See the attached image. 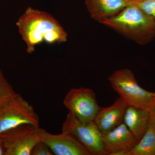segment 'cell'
<instances>
[{"instance_id":"obj_1","label":"cell","mask_w":155,"mask_h":155,"mask_svg":"<svg viewBox=\"0 0 155 155\" xmlns=\"http://www.w3.org/2000/svg\"><path fill=\"white\" fill-rule=\"evenodd\" d=\"M17 25L28 54L33 53L35 46L43 41L49 44L62 43L68 38L67 32L54 17L31 7L26 8Z\"/></svg>"},{"instance_id":"obj_2","label":"cell","mask_w":155,"mask_h":155,"mask_svg":"<svg viewBox=\"0 0 155 155\" xmlns=\"http://www.w3.org/2000/svg\"><path fill=\"white\" fill-rule=\"evenodd\" d=\"M101 23L140 45L148 43L155 37V22L134 1L118 14Z\"/></svg>"},{"instance_id":"obj_3","label":"cell","mask_w":155,"mask_h":155,"mask_svg":"<svg viewBox=\"0 0 155 155\" xmlns=\"http://www.w3.org/2000/svg\"><path fill=\"white\" fill-rule=\"evenodd\" d=\"M108 80L113 89L128 106L148 110L155 93L147 91L140 86L130 69L116 70Z\"/></svg>"},{"instance_id":"obj_4","label":"cell","mask_w":155,"mask_h":155,"mask_svg":"<svg viewBox=\"0 0 155 155\" xmlns=\"http://www.w3.org/2000/svg\"><path fill=\"white\" fill-rule=\"evenodd\" d=\"M23 124L39 126V118L33 107L16 93L0 106V134Z\"/></svg>"},{"instance_id":"obj_5","label":"cell","mask_w":155,"mask_h":155,"mask_svg":"<svg viewBox=\"0 0 155 155\" xmlns=\"http://www.w3.org/2000/svg\"><path fill=\"white\" fill-rule=\"evenodd\" d=\"M62 131L73 137L91 155H106L102 134L94 122H82L69 112L63 123Z\"/></svg>"},{"instance_id":"obj_6","label":"cell","mask_w":155,"mask_h":155,"mask_svg":"<svg viewBox=\"0 0 155 155\" xmlns=\"http://www.w3.org/2000/svg\"><path fill=\"white\" fill-rule=\"evenodd\" d=\"M39 127L23 124L1 134L5 155H30L33 147L41 141Z\"/></svg>"},{"instance_id":"obj_7","label":"cell","mask_w":155,"mask_h":155,"mask_svg":"<svg viewBox=\"0 0 155 155\" xmlns=\"http://www.w3.org/2000/svg\"><path fill=\"white\" fill-rule=\"evenodd\" d=\"M64 104L69 113L83 122H93L100 107L94 91L87 87L70 89Z\"/></svg>"},{"instance_id":"obj_8","label":"cell","mask_w":155,"mask_h":155,"mask_svg":"<svg viewBox=\"0 0 155 155\" xmlns=\"http://www.w3.org/2000/svg\"><path fill=\"white\" fill-rule=\"evenodd\" d=\"M41 141L50 148L56 155H91L90 153L69 134L62 131L59 134H53L45 129L38 128Z\"/></svg>"},{"instance_id":"obj_9","label":"cell","mask_w":155,"mask_h":155,"mask_svg":"<svg viewBox=\"0 0 155 155\" xmlns=\"http://www.w3.org/2000/svg\"><path fill=\"white\" fill-rule=\"evenodd\" d=\"M106 155H128L137 141L124 122L102 134Z\"/></svg>"},{"instance_id":"obj_10","label":"cell","mask_w":155,"mask_h":155,"mask_svg":"<svg viewBox=\"0 0 155 155\" xmlns=\"http://www.w3.org/2000/svg\"><path fill=\"white\" fill-rule=\"evenodd\" d=\"M128 106L126 102L119 97L112 105L100 107L93 122L102 134L113 130L123 122Z\"/></svg>"},{"instance_id":"obj_11","label":"cell","mask_w":155,"mask_h":155,"mask_svg":"<svg viewBox=\"0 0 155 155\" xmlns=\"http://www.w3.org/2000/svg\"><path fill=\"white\" fill-rule=\"evenodd\" d=\"M133 0H85L91 18L101 23L133 3Z\"/></svg>"},{"instance_id":"obj_12","label":"cell","mask_w":155,"mask_h":155,"mask_svg":"<svg viewBox=\"0 0 155 155\" xmlns=\"http://www.w3.org/2000/svg\"><path fill=\"white\" fill-rule=\"evenodd\" d=\"M149 111L133 106H128L125 110L123 122L138 142L149 127Z\"/></svg>"},{"instance_id":"obj_13","label":"cell","mask_w":155,"mask_h":155,"mask_svg":"<svg viewBox=\"0 0 155 155\" xmlns=\"http://www.w3.org/2000/svg\"><path fill=\"white\" fill-rule=\"evenodd\" d=\"M128 155H155V131L149 126Z\"/></svg>"},{"instance_id":"obj_14","label":"cell","mask_w":155,"mask_h":155,"mask_svg":"<svg viewBox=\"0 0 155 155\" xmlns=\"http://www.w3.org/2000/svg\"><path fill=\"white\" fill-rule=\"evenodd\" d=\"M16 94L13 87L0 70V106Z\"/></svg>"},{"instance_id":"obj_15","label":"cell","mask_w":155,"mask_h":155,"mask_svg":"<svg viewBox=\"0 0 155 155\" xmlns=\"http://www.w3.org/2000/svg\"><path fill=\"white\" fill-rule=\"evenodd\" d=\"M135 3L147 14L153 17L155 22V0H148Z\"/></svg>"},{"instance_id":"obj_16","label":"cell","mask_w":155,"mask_h":155,"mask_svg":"<svg viewBox=\"0 0 155 155\" xmlns=\"http://www.w3.org/2000/svg\"><path fill=\"white\" fill-rule=\"evenodd\" d=\"M54 154L50 148L41 141L33 147L31 155H52Z\"/></svg>"},{"instance_id":"obj_17","label":"cell","mask_w":155,"mask_h":155,"mask_svg":"<svg viewBox=\"0 0 155 155\" xmlns=\"http://www.w3.org/2000/svg\"><path fill=\"white\" fill-rule=\"evenodd\" d=\"M148 110L149 111V126L152 128L155 131V98H153Z\"/></svg>"},{"instance_id":"obj_18","label":"cell","mask_w":155,"mask_h":155,"mask_svg":"<svg viewBox=\"0 0 155 155\" xmlns=\"http://www.w3.org/2000/svg\"><path fill=\"white\" fill-rule=\"evenodd\" d=\"M0 155H5V150H4L1 138H0Z\"/></svg>"},{"instance_id":"obj_19","label":"cell","mask_w":155,"mask_h":155,"mask_svg":"<svg viewBox=\"0 0 155 155\" xmlns=\"http://www.w3.org/2000/svg\"><path fill=\"white\" fill-rule=\"evenodd\" d=\"M148 1V0H135V2H143V1Z\"/></svg>"},{"instance_id":"obj_20","label":"cell","mask_w":155,"mask_h":155,"mask_svg":"<svg viewBox=\"0 0 155 155\" xmlns=\"http://www.w3.org/2000/svg\"><path fill=\"white\" fill-rule=\"evenodd\" d=\"M154 97L155 98V96H154Z\"/></svg>"},{"instance_id":"obj_21","label":"cell","mask_w":155,"mask_h":155,"mask_svg":"<svg viewBox=\"0 0 155 155\" xmlns=\"http://www.w3.org/2000/svg\"><path fill=\"white\" fill-rule=\"evenodd\" d=\"M133 1H135V0H133Z\"/></svg>"}]
</instances>
